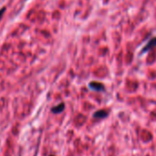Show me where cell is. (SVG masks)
<instances>
[{
    "label": "cell",
    "instance_id": "6da1fadb",
    "mask_svg": "<svg viewBox=\"0 0 156 156\" xmlns=\"http://www.w3.org/2000/svg\"><path fill=\"white\" fill-rule=\"evenodd\" d=\"M107 115V112H106L105 110H99L96 113H95L94 117L95 118H97V119H102V118L106 117Z\"/></svg>",
    "mask_w": 156,
    "mask_h": 156
},
{
    "label": "cell",
    "instance_id": "7a4b0ae2",
    "mask_svg": "<svg viewBox=\"0 0 156 156\" xmlns=\"http://www.w3.org/2000/svg\"><path fill=\"white\" fill-rule=\"evenodd\" d=\"M155 45H156V38H155V39H152V40L149 42V44H147V46L143 49V52H145V51H147V50H150V49H152V47H154Z\"/></svg>",
    "mask_w": 156,
    "mask_h": 156
},
{
    "label": "cell",
    "instance_id": "277c9868",
    "mask_svg": "<svg viewBox=\"0 0 156 156\" xmlns=\"http://www.w3.org/2000/svg\"><path fill=\"white\" fill-rule=\"evenodd\" d=\"M6 11V7H3V8H1L0 9V19H2V17H3V15H4V12Z\"/></svg>",
    "mask_w": 156,
    "mask_h": 156
},
{
    "label": "cell",
    "instance_id": "3957f363",
    "mask_svg": "<svg viewBox=\"0 0 156 156\" xmlns=\"http://www.w3.org/2000/svg\"><path fill=\"white\" fill-rule=\"evenodd\" d=\"M64 108V105L62 103L61 105H59L58 107H53L52 108V112H54V113H59V112H61V111H63V109Z\"/></svg>",
    "mask_w": 156,
    "mask_h": 156
}]
</instances>
